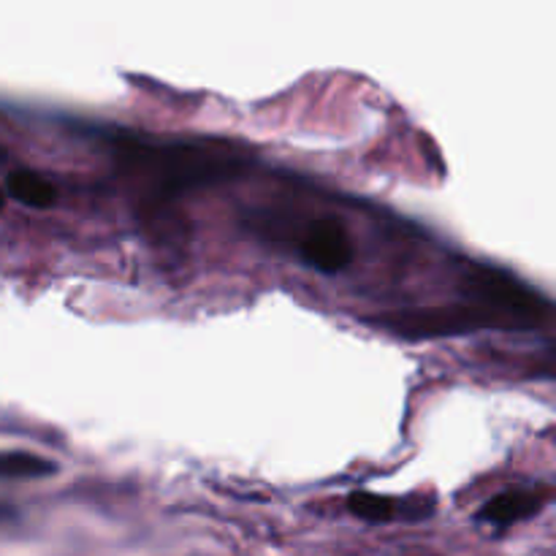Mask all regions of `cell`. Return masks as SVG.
<instances>
[{"label":"cell","mask_w":556,"mask_h":556,"mask_svg":"<svg viewBox=\"0 0 556 556\" xmlns=\"http://www.w3.org/2000/svg\"><path fill=\"white\" fill-rule=\"evenodd\" d=\"M58 470V465L38 454H27V451H0V478H20V481H30V478H47Z\"/></svg>","instance_id":"8"},{"label":"cell","mask_w":556,"mask_h":556,"mask_svg":"<svg viewBox=\"0 0 556 556\" xmlns=\"http://www.w3.org/2000/svg\"><path fill=\"white\" fill-rule=\"evenodd\" d=\"M299 253L313 269L324 271V275H337L353 261V242L345 226L337 223L334 217H315L299 239Z\"/></svg>","instance_id":"4"},{"label":"cell","mask_w":556,"mask_h":556,"mask_svg":"<svg viewBox=\"0 0 556 556\" xmlns=\"http://www.w3.org/2000/svg\"><path fill=\"white\" fill-rule=\"evenodd\" d=\"M467 302L478 304L503 324V329H538L552 320V302L510 271L486 264H467L459 282Z\"/></svg>","instance_id":"2"},{"label":"cell","mask_w":556,"mask_h":556,"mask_svg":"<svg viewBox=\"0 0 556 556\" xmlns=\"http://www.w3.org/2000/svg\"><path fill=\"white\" fill-rule=\"evenodd\" d=\"M386 331L405 340H440V337H462L481 329H503L497 318L478 304H434V307L396 309L378 315Z\"/></svg>","instance_id":"3"},{"label":"cell","mask_w":556,"mask_h":556,"mask_svg":"<svg viewBox=\"0 0 556 556\" xmlns=\"http://www.w3.org/2000/svg\"><path fill=\"white\" fill-rule=\"evenodd\" d=\"M3 204H5V195H3V190H0V210H3Z\"/></svg>","instance_id":"10"},{"label":"cell","mask_w":556,"mask_h":556,"mask_svg":"<svg viewBox=\"0 0 556 556\" xmlns=\"http://www.w3.org/2000/svg\"><path fill=\"white\" fill-rule=\"evenodd\" d=\"M5 193L20 204L30 206V210H52L54 201H58V188L52 185V179L33 172V168L11 172L5 177Z\"/></svg>","instance_id":"6"},{"label":"cell","mask_w":556,"mask_h":556,"mask_svg":"<svg viewBox=\"0 0 556 556\" xmlns=\"http://www.w3.org/2000/svg\"><path fill=\"white\" fill-rule=\"evenodd\" d=\"M14 516H16L14 508H9V505H0V525H3V521H11Z\"/></svg>","instance_id":"9"},{"label":"cell","mask_w":556,"mask_h":556,"mask_svg":"<svg viewBox=\"0 0 556 556\" xmlns=\"http://www.w3.org/2000/svg\"><path fill=\"white\" fill-rule=\"evenodd\" d=\"M348 510L356 519L369 521V525H389V521H394L402 514L400 503L394 497H386V494L375 492H353L348 497Z\"/></svg>","instance_id":"7"},{"label":"cell","mask_w":556,"mask_h":556,"mask_svg":"<svg viewBox=\"0 0 556 556\" xmlns=\"http://www.w3.org/2000/svg\"><path fill=\"white\" fill-rule=\"evenodd\" d=\"M548 500H552V486L508 489V492L492 497L481 510H478V521L492 527L519 525V521L541 514L548 505Z\"/></svg>","instance_id":"5"},{"label":"cell","mask_w":556,"mask_h":556,"mask_svg":"<svg viewBox=\"0 0 556 556\" xmlns=\"http://www.w3.org/2000/svg\"><path fill=\"white\" fill-rule=\"evenodd\" d=\"M117 157L128 172L150 179L161 195L223 182L242 168L231 150L193 141H147L139 136H119Z\"/></svg>","instance_id":"1"}]
</instances>
